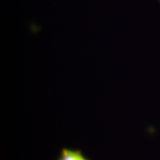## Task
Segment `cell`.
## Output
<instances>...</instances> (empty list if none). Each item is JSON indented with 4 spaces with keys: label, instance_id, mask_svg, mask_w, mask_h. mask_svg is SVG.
I'll return each mask as SVG.
<instances>
[{
    "label": "cell",
    "instance_id": "1",
    "mask_svg": "<svg viewBox=\"0 0 160 160\" xmlns=\"http://www.w3.org/2000/svg\"><path fill=\"white\" fill-rule=\"evenodd\" d=\"M57 160H90V159L85 157L80 150L64 148L60 151Z\"/></svg>",
    "mask_w": 160,
    "mask_h": 160
},
{
    "label": "cell",
    "instance_id": "2",
    "mask_svg": "<svg viewBox=\"0 0 160 160\" xmlns=\"http://www.w3.org/2000/svg\"><path fill=\"white\" fill-rule=\"evenodd\" d=\"M159 2H160V0H159Z\"/></svg>",
    "mask_w": 160,
    "mask_h": 160
}]
</instances>
